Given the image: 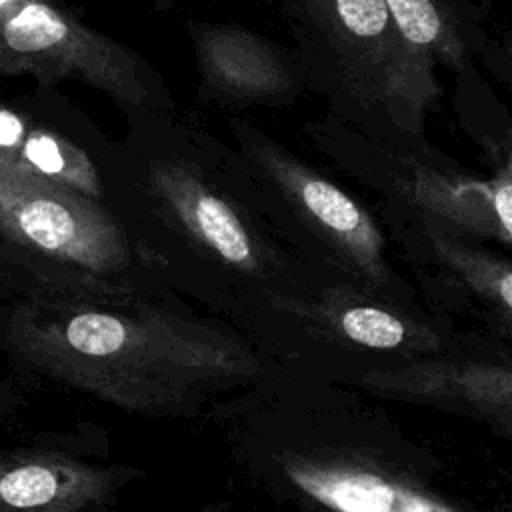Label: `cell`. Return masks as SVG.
I'll use <instances>...</instances> for the list:
<instances>
[{
    "instance_id": "obj_7",
    "label": "cell",
    "mask_w": 512,
    "mask_h": 512,
    "mask_svg": "<svg viewBox=\"0 0 512 512\" xmlns=\"http://www.w3.org/2000/svg\"><path fill=\"white\" fill-rule=\"evenodd\" d=\"M44 84L84 82L126 112L168 108L158 74L120 42L78 20L58 0H0V76Z\"/></svg>"
},
{
    "instance_id": "obj_1",
    "label": "cell",
    "mask_w": 512,
    "mask_h": 512,
    "mask_svg": "<svg viewBox=\"0 0 512 512\" xmlns=\"http://www.w3.org/2000/svg\"><path fill=\"white\" fill-rule=\"evenodd\" d=\"M0 352L22 374L146 418L196 416L268 372L238 336L142 298L14 300L0 308Z\"/></svg>"
},
{
    "instance_id": "obj_9",
    "label": "cell",
    "mask_w": 512,
    "mask_h": 512,
    "mask_svg": "<svg viewBox=\"0 0 512 512\" xmlns=\"http://www.w3.org/2000/svg\"><path fill=\"white\" fill-rule=\"evenodd\" d=\"M140 478L58 436L0 446V512H102Z\"/></svg>"
},
{
    "instance_id": "obj_8",
    "label": "cell",
    "mask_w": 512,
    "mask_h": 512,
    "mask_svg": "<svg viewBox=\"0 0 512 512\" xmlns=\"http://www.w3.org/2000/svg\"><path fill=\"white\" fill-rule=\"evenodd\" d=\"M146 194L154 212L196 254L256 284L276 306L310 292L288 272V260L260 230L246 202L214 182L182 156H158L146 164Z\"/></svg>"
},
{
    "instance_id": "obj_3",
    "label": "cell",
    "mask_w": 512,
    "mask_h": 512,
    "mask_svg": "<svg viewBox=\"0 0 512 512\" xmlns=\"http://www.w3.org/2000/svg\"><path fill=\"white\" fill-rule=\"evenodd\" d=\"M304 88L330 122L368 140L416 146L438 104L436 62L410 44L382 0H284Z\"/></svg>"
},
{
    "instance_id": "obj_15",
    "label": "cell",
    "mask_w": 512,
    "mask_h": 512,
    "mask_svg": "<svg viewBox=\"0 0 512 512\" xmlns=\"http://www.w3.org/2000/svg\"><path fill=\"white\" fill-rule=\"evenodd\" d=\"M410 44L436 64L462 72L472 58V40L448 0H382Z\"/></svg>"
},
{
    "instance_id": "obj_5",
    "label": "cell",
    "mask_w": 512,
    "mask_h": 512,
    "mask_svg": "<svg viewBox=\"0 0 512 512\" xmlns=\"http://www.w3.org/2000/svg\"><path fill=\"white\" fill-rule=\"evenodd\" d=\"M240 146L244 176L256 190L258 208L288 226L294 242L320 252L348 282L390 298L396 278L386 258V240L372 214L338 184L294 156L246 120L230 122Z\"/></svg>"
},
{
    "instance_id": "obj_17",
    "label": "cell",
    "mask_w": 512,
    "mask_h": 512,
    "mask_svg": "<svg viewBox=\"0 0 512 512\" xmlns=\"http://www.w3.org/2000/svg\"><path fill=\"white\" fill-rule=\"evenodd\" d=\"M150 4H154L156 8H160V10H168L170 6H172V0H148Z\"/></svg>"
},
{
    "instance_id": "obj_6",
    "label": "cell",
    "mask_w": 512,
    "mask_h": 512,
    "mask_svg": "<svg viewBox=\"0 0 512 512\" xmlns=\"http://www.w3.org/2000/svg\"><path fill=\"white\" fill-rule=\"evenodd\" d=\"M328 156L366 186L422 218L426 232L512 244V164L506 154L490 178L434 162L416 146L368 140L328 120L314 132Z\"/></svg>"
},
{
    "instance_id": "obj_11",
    "label": "cell",
    "mask_w": 512,
    "mask_h": 512,
    "mask_svg": "<svg viewBox=\"0 0 512 512\" xmlns=\"http://www.w3.org/2000/svg\"><path fill=\"white\" fill-rule=\"evenodd\" d=\"M274 308L314 334L350 348L392 352L406 360L436 356L446 348L444 334L432 322L352 282L282 300Z\"/></svg>"
},
{
    "instance_id": "obj_4",
    "label": "cell",
    "mask_w": 512,
    "mask_h": 512,
    "mask_svg": "<svg viewBox=\"0 0 512 512\" xmlns=\"http://www.w3.org/2000/svg\"><path fill=\"white\" fill-rule=\"evenodd\" d=\"M0 234L38 268L40 286L30 296L140 298L130 280L132 242L102 200L0 162Z\"/></svg>"
},
{
    "instance_id": "obj_2",
    "label": "cell",
    "mask_w": 512,
    "mask_h": 512,
    "mask_svg": "<svg viewBox=\"0 0 512 512\" xmlns=\"http://www.w3.org/2000/svg\"><path fill=\"white\" fill-rule=\"evenodd\" d=\"M228 416L240 468L300 512H482L448 492L432 458L332 388L252 392Z\"/></svg>"
},
{
    "instance_id": "obj_13",
    "label": "cell",
    "mask_w": 512,
    "mask_h": 512,
    "mask_svg": "<svg viewBox=\"0 0 512 512\" xmlns=\"http://www.w3.org/2000/svg\"><path fill=\"white\" fill-rule=\"evenodd\" d=\"M0 162L96 200L104 196L98 166L80 146L6 106H0Z\"/></svg>"
},
{
    "instance_id": "obj_10",
    "label": "cell",
    "mask_w": 512,
    "mask_h": 512,
    "mask_svg": "<svg viewBox=\"0 0 512 512\" xmlns=\"http://www.w3.org/2000/svg\"><path fill=\"white\" fill-rule=\"evenodd\" d=\"M352 386L376 398L466 416L506 440L512 438V366L508 360L414 358L360 372L352 378Z\"/></svg>"
},
{
    "instance_id": "obj_14",
    "label": "cell",
    "mask_w": 512,
    "mask_h": 512,
    "mask_svg": "<svg viewBox=\"0 0 512 512\" xmlns=\"http://www.w3.org/2000/svg\"><path fill=\"white\" fill-rule=\"evenodd\" d=\"M430 244L436 260L448 270L460 286L474 296L496 320L504 334L512 326V270L506 258L490 250L476 248L462 238L430 232Z\"/></svg>"
},
{
    "instance_id": "obj_12",
    "label": "cell",
    "mask_w": 512,
    "mask_h": 512,
    "mask_svg": "<svg viewBox=\"0 0 512 512\" xmlns=\"http://www.w3.org/2000/svg\"><path fill=\"white\" fill-rule=\"evenodd\" d=\"M200 92L222 106L288 104L302 88L294 56L230 22H190Z\"/></svg>"
},
{
    "instance_id": "obj_16",
    "label": "cell",
    "mask_w": 512,
    "mask_h": 512,
    "mask_svg": "<svg viewBox=\"0 0 512 512\" xmlns=\"http://www.w3.org/2000/svg\"><path fill=\"white\" fill-rule=\"evenodd\" d=\"M26 402L24 388L10 378L0 380V422L14 416Z\"/></svg>"
}]
</instances>
